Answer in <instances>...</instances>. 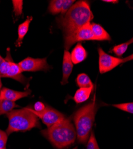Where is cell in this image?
Returning <instances> with one entry per match:
<instances>
[{
  "instance_id": "cell-1",
  "label": "cell",
  "mask_w": 133,
  "mask_h": 149,
  "mask_svg": "<svg viewBox=\"0 0 133 149\" xmlns=\"http://www.w3.org/2000/svg\"><path fill=\"white\" fill-rule=\"evenodd\" d=\"M93 19V15L88 3L79 1L72 6L64 16H60L56 20L58 26L65 36L90 23Z\"/></svg>"
},
{
  "instance_id": "cell-2",
  "label": "cell",
  "mask_w": 133,
  "mask_h": 149,
  "mask_svg": "<svg viewBox=\"0 0 133 149\" xmlns=\"http://www.w3.org/2000/svg\"><path fill=\"white\" fill-rule=\"evenodd\" d=\"M41 134L59 149L73 144L77 137L74 125L69 119L65 118L52 127L41 131Z\"/></svg>"
},
{
  "instance_id": "cell-3",
  "label": "cell",
  "mask_w": 133,
  "mask_h": 149,
  "mask_svg": "<svg viewBox=\"0 0 133 149\" xmlns=\"http://www.w3.org/2000/svg\"><path fill=\"white\" fill-rule=\"evenodd\" d=\"M9 122L6 130L7 135L13 132H25L33 128H40L39 118L32 110L26 107L14 110L6 114Z\"/></svg>"
},
{
  "instance_id": "cell-4",
  "label": "cell",
  "mask_w": 133,
  "mask_h": 149,
  "mask_svg": "<svg viewBox=\"0 0 133 149\" xmlns=\"http://www.w3.org/2000/svg\"><path fill=\"white\" fill-rule=\"evenodd\" d=\"M95 96L93 101L79 109L73 116L78 140L86 144L89 139L95 119L97 105Z\"/></svg>"
},
{
  "instance_id": "cell-5",
  "label": "cell",
  "mask_w": 133,
  "mask_h": 149,
  "mask_svg": "<svg viewBox=\"0 0 133 149\" xmlns=\"http://www.w3.org/2000/svg\"><path fill=\"white\" fill-rule=\"evenodd\" d=\"M65 48L66 50L77 42L82 41H93V35L91 31V23H89L72 33L64 36Z\"/></svg>"
},
{
  "instance_id": "cell-6",
  "label": "cell",
  "mask_w": 133,
  "mask_h": 149,
  "mask_svg": "<svg viewBox=\"0 0 133 149\" xmlns=\"http://www.w3.org/2000/svg\"><path fill=\"white\" fill-rule=\"evenodd\" d=\"M99 71L103 74L111 71L118 65L132 60V54L125 58H119L106 53L101 48L98 49Z\"/></svg>"
},
{
  "instance_id": "cell-7",
  "label": "cell",
  "mask_w": 133,
  "mask_h": 149,
  "mask_svg": "<svg viewBox=\"0 0 133 149\" xmlns=\"http://www.w3.org/2000/svg\"><path fill=\"white\" fill-rule=\"evenodd\" d=\"M23 72L47 71L50 69V66L47 62L46 58H33L27 57L18 63Z\"/></svg>"
},
{
  "instance_id": "cell-8",
  "label": "cell",
  "mask_w": 133,
  "mask_h": 149,
  "mask_svg": "<svg viewBox=\"0 0 133 149\" xmlns=\"http://www.w3.org/2000/svg\"><path fill=\"white\" fill-rule=\"evenodd\" d=\"M33 112L41 119L42 122L48 128L54 125L55 123L65 118V116L60 111L53 109L49 106L45 107V110L41 112H36L32 109Z\"/></svg>"
},
{
  "instance_id": "cell-9",
  "label": "cell",
  "mask_w": 133,
  "mask_h": 149,
  "mask_svg": "<svg viewBox=\"0 0 133 149\" xmlns=\"http://www.w3.org/2000/svg\"><path fill=\"white\" fill-rule=\"evenodd\" d=\"M7 55L8 57L10 66H9L8 70L7 72V73L6 75L5 78H10L11 79H13L21 82L22 84H25L27 79L22 74V73L23 72V71L22 70L19 65L15 63L13 59H12L9 48L7 49Z\"/></svg>"
},
{
  "instance_id": "cell-10",
  "label": "cell",
  "mask_w": 133,
  "mask_h": 149,
  "mask_svg": "<svg viewBox=\"0 0 133 149\" xmlns=\"http://www.w3.org/2000/svg\"><path fill=\"white\" fill-rule=\"evenodd\" d=\"M31 90L26 91H17L7 88H3L0 90V99H5L11 102H15L16 101L22 98L28 97L31 94Z\"/></svg>"
},
{
  "instance_id": "cell-11",
  "label": "cell",
  "mask_w": 133,
  "mask_h": 149,
  "mask_svg": "<svg viewBox=\"0 0 133 149\" xmlns=\"http://www.w3.org/2000/svg\"><path fill=\"white\" fill-rule=\"evenodd\" d=\"M73 63H72L70 54L68 50H65L63 60V77L62 81V84L65 85L68 83V79L73 69Z\"/></svg>"
},
{
  "instance_id": "cell-12",
  "label": "cell",
  "mask_w": 133,
  "mask_h": 149,
  "mask_svg": "<svg viewBox=\"0 0 133 149\" xmlns=\"http://www.w3.org/2000/svg\"><path fill=\"white\" fill-rule=\"evenodd\" d=\"M91 31L93 35V41H109L111 37L109 33L100 24L91 23Z\"/></svg>"
},
{
  "instance_id": "cell-13",
  "label": "cell",
  "mask_w": 133,
  "mask_h": 149,
  "mask_svg": "<svg viewBox=\"0 0 133 149\" xmlns=\"http://www.w3.org/2000/svg\"><path fill=\"white\" fill-rule=\"evenodd\" d=\"M87 56V52L81 44H78L70 54V57L73 64H78L83 61Z\"/></svg>"
},
{
  "instance_id": "cell-14",
  "label": "cell",
  "mask_w": 133,
  "mask_h": 149,
  "mask_svg": "<svg viewBox=\"0 0 133 149\" xmlns=\"http://www.w3.org/2000/svg\"><path fill=\"white\" fill-rule=\"evenodd\" d=\"M32 19L33 18H32V16L28 17L25 22L22 23V24H20V25L19 26V28H18V38H17V40L16 41V42L15 43L16 47H20L21 45L22 41L24 38V37L25 36V35H26V33L28 31L30 23H31V21L32 20Z\"/></svg>"
},
{
  "instance_id": "cell-15",
  "label": "cell",
  "mask_w": 133,
  "mask_h": 149,
  "mask_svg": "<svg viewBox=\"0 0 133 149\" xmlns=\"http://www.w3.org/2000/svg\"><path fill=\"white\" fill-rule=\"evenodd\" d=\"M93 88H79L78 90L74 97V100L77 104L81 103L87 101L89 98Z\"/></svg>"
},
{
  "instance_id": "cell-16",
  "label": "cell",
  "mask_w": 133,
  "mask_h": 149,
  "mask_svg": "<svg viewBox=\"0 0 133 149\" xmlns=\"http://www.w3.org/2000/svg\"><path fill=\"white\" fill-rule=\"evenodd\" d=\"M17 107L19 106L15 102L5 99H0V115L7 114Z\"/></svg>"
},
{
  "instance_id": "cell-17",
  "label": "cell",
  "mask_w": 133,
  "mask_h": 149,
  "mask_svg": "<svg viewBox=\"0 0 133 149\" xmlns=\"http://www.w3.org/2000/svg\"><path fill=\"white\" fill-rule=\"evenodd\" d=\"M77 84L80 88H93V84L89 78L86 73H81L77 77L76 79Z\"/></svg>"
},
{
  "instance_id": "cell-18",
  "label": "cell",
  "mask_w": 133,
  "mask_h": 149,
  "mask_svg": "<svg viewBox=\"0 0 133 149\" xmlns=\"http://www.w3.org/2000/svg\"><path fill=\"white\" fill-rule=\"evenodd\" d=\"M64 0H53L50 3L48 10L53 15H57L60 13L62 10Z\"/></svg>"
},
{
  "instance_id": "cell-19",
  "label": "cell",
  "mask_w": 133,
  "mask_h": 149,
  "mask_svg": "<svg viewBox=\"0 0 133 149\" xmlns=\"http://www.w3.org/2000/svg\"><path fill=\"white\" fill-rule=\"evenodd\" d=\"M132 42V38L127 42L115 46L112 49L113 52L118 57H121L127 51L128 45Z\"/></svg>"
},
{
  "instance_id": "cell-20",
  "label": "cell",
  "mask_w": 133,
  "mask_h": 149,
  "mask_svg": "<svg viewBox=\"0 0 133 149\" xmlns=\"http://www.w3.org/2000/svg\"><path fill=\"white\" fill-rule=\"evenodd\" d=\"M113 106L118 108L120 110L127 111L128 113H133V103H122V104H113Z\"/></svg>"
},
{
  "instance_id": "cell-21",
  "label": "cell",
  "mask_w": 133,
  "mask_h": 149,
  "mask_svg": "<svg viewBox=\"0 0 133 149\" xmlns=\"http://www.w3.org/2000/svg\"><path fill=\"white\" fill-rule=\"evenodd\" d=\"M9 66H10L9 60L7 55L6 58H4L1 66H0V77L1 78H5L6 75L7 73V72L8 70Z\"/></svg>"
},
{
  "instance_id": "cell-22",
  "label": "cell",
  "mask_w": 133,
  "mask_h": 149,
  "mask_svg": "<svg viewBox=\"0 0 133 149\" xmlns=\"http://www.w3.org/2000/svg\"><path fill=\"white\" fill-rule=\"evenodd\" d=\"M87 149H100L94 136V134L93 131L91 132L90 138L88 140Z\"/></svg>"
},
{
  "instance_id": "cell-23",
  "label": "cell",
  "mask_w": 133,
  "mask_h": 149,
  "mask_svg": "<svg viewBox=\"0 0 133 149\" xmlns=\"http://www.w3.org/2000/svg\"><path fill=\"white\" fill-rule=\"evenodd\" d=\"M74 2H75L74 0H64L62 10L61 12H60L62 16H64L67 13L71 7L73 6Z\"/></svg>"
},
{
  "instance_id": "cell-24",
  "label": "cell",
  "mask_w": 133,
  "mask_h": 149,
  "mask_svg": "<svg viewBox=\"0 0 133 149\" xmlns=\"http://www.w3.org/2000/svg\"><path fill=\"white\" fill-rule=\"evenodd\" d=\"M14 12L16 16L21 15L22 13L23 1H13Z\"/></svg>"
},
{
  "instance_id": "cell-25",
  "label": "cell",
  "mask_w": 133,
  "mask_h": 149,
  "mask_svg": "<svg viewBox=\"0 0 133 149\" xmlns=\"http://www.w3.org/2000/svg\"><path fill=\"white\" fill-rule=\"evenodd\" d=\"M34 111L36 112H41L45 109V106L44 103H42L41 102H37L34 104Z\"/></svg>"
},
{
  "instance_id": "cell-26",
  "label": "cell",
  "mask_w": 133,
  "mask_h": 149,
  "mask_svg": "<svg viewBox=\"0 0 133 149\" xmlns=\"http://www.w3.org/2000/svg\"><path fill=\"white\" fill-rule=\"evenodd\" d=\"M7 141V136L0 139V149H6Z\"/></svg>"
},
{
  "instance_id": "cell-27",
  "label": "cell",
  "mask_w": 133,
  "mask_h": 149,
  "mask_svg": "<svg viewBox=\"0 0 133 149\" xmlns=\"http://www.w3.org/2000/svg\"><path fill=\"white\" fill-rule=\"evenodd\" d=\"M8 136V135H7L6 132L0 130V139L3 138V137H4V136Z\"/></svg>"
},
{
  "instance_id": "cell-28",
  "label": "cell",
  "mask_w": 133,
  "mask_h": 149,
  "mask_svg": "<svg viewBox=\"0 0 133 149\" xmlns=\"http://www.w3.org/2000/svg\"><path fill=\"white\" fill-rule=\"evenodd\" d=\"M103 2L106 3H117L118 1H115V0H103Z\"/></svg>"
},
{
  "instance_id": "cell-29",
  "label": "cell",
  "mask_w": 133,
  "mask_h": 149,
  "mask_svg": "<svg viewBox=\"0 0 133 149\" xmlns=\"http://www.w3.org/2000/svg\"><path fill=\"white\" fill-rule=\"evenodd\" d=\"M4 60V58H3L1 56H0V66H1V65L2 63L3 62Z\"/></svg>"
},
{
  "instance_id": "cell-30",
  "label": "cell",
  "mask_w": 133,
  "mask_h": 149,
  "mask_svg": "<svg viewBox=\"0 0 133 149\" xmlns=\"http://www.w3.org/2000/svg\"><path fill=\"white\" fill-rule=\"evenodd\" d=\"M1 77H0V90H1V88L2 87V83H1Z\"/></svg>"
}]
</instances>
